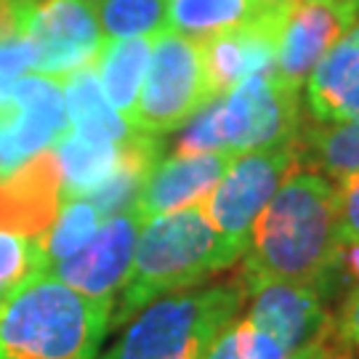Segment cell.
<instances>
[{
    "label": "cell",
    "mask_w": 359,
    "mask_h": 359,
    "mask_svg": "<svg viewBox=\"0 0 359 359\" xmlns=\"http://www.w3.org/2000/svg\"><path fill=\"white\" fill-rule=\"evenodd\" d=\"M142 226L144 221L133 205L123 208L104 218L96 234L80 250L53 261L48 271L77 293L99 301H115V293L123 290L130 274Z\"/></svg>",
    "instance_id": "10"
},
{
    "label": "cell",
    "mask_w": 359,
    "mask_h": 359,
    "mask_svg": "<svg viewBox=\"0 0 359 359\" xmlns=\"http://www.w3.org/2000/svg\"><path fill=\"white\" fill-rule=\"evenodd\" d=\"M48 261L43 253L40 237L0 226V301L29 274L46 269Z\"/></svg>",
    "instance_id": "23"
},
{
    "label": "cell",
    "mask_w": 359,
    "mask_h": 359,
    "mask_svg": "<svg viewBox=\"0 0 359 359\" xmlns=\"http://www.w3.org/2000/svg\"><path fill=\"white\" fill-rule=\"evenodd\" d=\"M6 8L13 29L35 46L32 75L67 80L102 48L104 35L88 0H6Z\"/></svg>",
    "instance_id": "8"
},
{
    "label": "cell",
    "mask_w": 359,
    "mask_h": 359,
    "mask_svg": "<svg viewBox=\"0 0 359 359\" xmlns=\"http://www.w3.org/2000/svg\"><path fill=\"white\" fill-rule=\"evenodd\" d=\"M104 40L147 38L165 29L168 0H88Z\"/></svg>",
    "instance_id": "21"
},
{
    "label": "cell",
    "mask_w": 359,
    "mask_h": 359,
    "mask_svg": "<svg viewBox=\"0 0 359 359\" xmlns=\"http://www.w3.org/2000/svg\"><path fill=\"white\" fill-rule=\"evenodd\" d=\"M311 120L344 123L359 117V25L325 53L306 80Z\"/></svg>",
    "instance_id": "14"
},
{
    "label": "cell",
    "mask_w": 359,
    "mask_h": 359,
    "mask_svg": "<svg viewBox=\"0 0 359 359\" xmlns=\"http://www.w3.org/2000/svg\"><path fill=\"white\" fill-rule=\"evenodd\" d=\"M250 298L248 320L274 335L290 351H327L333 354L338 338V317L327 306V295L314 285L261 283L245 290Z\"/></svg>",
    "instance_id": "9"
},
{
    "label": "cell",
    "mask_w": 359,
    "mask_h": 359,
    "mask_svg": "<svg viewBox=\"0 0 359 359\" xmlns=\"http://www.w3.org/2000/svg\"><path fill=\"white\" fill-rule=\"evenodd\" d=\"M298 168L330 181H344L359 170V117L344 123H301L295 133Z\"/></svg>",
    "instance_id": "16"
},
{
    "label": "cell",
    "mask_w": 359,
    "mask_h": 359,
    "mask_svg": "<svg viewBox=\"0 0 359 359\" xmlns=\"http://www.w3.org/2000/svg\"><path fill=\"white\" fill-rule=\"evenodd\" d=\"M338 330L348 344H354L359 348V287L351 290L348 301L344 304V311L338 317Z\"/></svg>",
    "instance_id": "25"
},
{
    "label": "cell",
    "mask_w": 359,
    "mask_h": 359,
    "mask_svg": "<svg viewBox=\"0 0 359 359\" xmlns=\"http://www.w3.org/2000/svg\"><path fill=\"white\" fill-rule=\"evenodd\" d=\"M65 102L69 130L77 136H86L93 142L123 144L136 133L104 99L93 62L65 80Z\"/></svg>",
    "instance_id": "18"
},
{
    "label": "cell",
    "mask_w": 359,
    "mask_h": 359,
    "mask_svg": "<svg viewBox=\"0 0 359 359\" xmlns=\"http://www.w3.org/2000/svg\"><path fill=\"white\" fill-rule=\"evenodd\" d=\"M287 11L290 6H280L253 25L203 40V65L213 99L229 93L245 77L274 72L280 29Z\"/></svg>",
    "instance_id": "12"
},
{
    "label": "cell",
    "mask_w": 359,
    "mask_h": 359,
    "mask_svg": "<svg viewBox=\"0 0 359 359\" xmlns=\"http://www.w3.org/2000/svg\"><path fill=\"white\" fill-rule=\"evenodd\" d=\"M229 160L231 157L224 152L170 154L165 160H157L130 205L144 224L170 210L203 205L216 189Z\"/></svg>",
    "instance_id": "13"
},
{
    "label": "cell",
    "mask_w": 359,
    "mask_h": 359,
    "mask_svg": "<svg viewBox=\"0 0 359 359\" xmlns=\"http://www.w3.org/2000/svg\"><path fill=\"white\" fill-rule=\"evenodd\" d=\"M203 359H333L327 351H290L274 335L243 317L224 325Z\"/></svg>",
    "instance_id": "20"
},
{
    "label": "cell",
    "mask_w": 359,
    "mask_h": 359,
    "mask_svg": "<svg viewBox=\"0 0 359 359\" xmlns=\"http://www.w3.org/2000/svg\"><path fill=\"white\" fill-rule=\"evenodd\" d=\"M213 102L203 65V40L163 29L152 38V56L144 75L130 128L165 136Z\"/></svg>",
    "instance_id": "6"
},
{
    "label": "cell",
    "mask_w": 359,
    "mask_h": 359,
    "mask_svg": "<svg viewBox=\"0 0 359 359\" xmlns=\"http://www.w3.org/2000/svg\"><path fill=\"white\" fill-rule=\"evenodd\" d=\"M152 38H126V40H104L96 59H93V69L99 77L104 99L117 115L123 117L128 126H133V115H136V104H139V93L144 86V75L149 67V56H152Z\"/></svg>",
    "instance_id": "15"
},
{
    "label": "cell",
    "mask_w": 359,
    "mask_h": 359,
    "mask_svg": "<svg viewBox=\"0 0 359 359\" xmlns=\"http://www.w3.org/2000/svg\"><path fill=\"white\" fill-rule=\"evenodd\" d=\"M243 304L240 280L168 293L142 309L102 359H203Z\"/></svg>",
    "instance_id": "5"
},
{
    "label": "cell",
    "mask_w": 359,
    "mask_h": 359,
    "mask_svg": "<svg viewBox=\"0 0 359 359\" xmlns=\"http://www.w3.org/2000/svg\"><path fill=\"white\" fill-rule=\"evenodd\" d=\"M102 221L104 213L90 203L88 197L62 200V208L53 218V224L40 234V245H43L48 266L53 261H62V258L72 256L75 250H80L96 234Z\"/></svg>",
    "instance_id": "22"
},
{
    "label": "cell",
    "mask_w": 359,
    "mask_h": 359,
    "mask_svg": "<svg viewBox=\"0 0 359 359\" xmlns=\"http://www.w3.org/2000/svg\"><path fill=\"white\" fill-rule=\"evenodd\" d=\"M231 264L237 261L229 256L203 205L149 218L139 231L130 274L112 322L123 325L157 298L194 287Z\"/></svg>",
    "instance_id": "3"
},
{
    "label": "cell",
    "mask_w": 359,
    "mask_h": 359,
    "mask_svg": "<svg viewBox=\"0 0 359 359\" xmlns=\"http://www.w3.org/2000/svg\"><path fill=\"white\" fill-rule=\"evenodd\" d=\"M112 311L40 269L0 301V359H96Z\"/></svg>",
    "instance_id": "2"
},
{
    "label": "cell",
    "mask_w": 359,
    "mask_h": 359,
    "mask_svg": "<svg viewBox=\"0 0 359 359\" xmlns=\"http://www.w3.org/2000/svg\"><path fill=\"white\" fill-rule=\"evenodd\" d=\"M354 25H359V0H301L290 6L280 29L274 75L301 90L325 53Z\"/></svg>",
    "instance_id": "11"
},
{
    "label": "cell",
    "mask_w": 359,
    "mask_h": 359,
    "mask_svg": "<svg viewBox=\"0 0 359 359\" xmlns=\"http://www.w3.org/2000/svg\"><path fill=\"white\" fill-rule=\"evenodd\" d=\"M295 170H298V154L293 142L234 154L229 160L224 176L203 203V208L234 261L245 256L250 231L261 210Z\"/></svg>",
    "instance_id": "7"
},
{
    "label": "cell",
    "mask_w": 359,
    "mask_h": 359,
    "mask_svg": "<svg viewBox=\"0 0 359 359\" xmlns=\"http://www.w3.org/2000/svg\"><path fill=\"white\" fill-rule=\"evenodd\" d=\"M338 248L335 181L298 168L256 218L240 283L245 290L261 283L317 287Z\"/></svg>",
    "instance_id": "1"
},
{
    "label": "cell",
    "mask_w": 359,
    "mask_h": 359,
    "mask_svg": "<svg viewBox=\"0 0 359 359\" xmlns=\"http://www.w3.org/2000/svg\"><path fill=\"white\" fill-rule=\"evenodd\" d=\"M271 6H295V3H301V0H266Z\"/></svg>",
    "instance_id": "26"
},
{
    "label": "cell",
    "mask_w": 359,
    "mask_h": 359,
    "mask_svg": "<svg viewBox=\"0 0 359 359\" xmlns=\"http://www.w3.org/2000/svg\"><path fill=\"white\" fill-rule=\"evenodd\" d=\"M298 88L274 72L245 77L229 93L208 102L184 126L173 154H234L290 144L301 128Z\"/></svg>",
    "instance_id": "4"
},
{
    "label": "cell",
    "mask_w": 359,
    "mask_h": 359,
    "mask_svg": "<svg viewBox=\"0 0 359 359\" xmlns=\"http://www.w3.org/2000/svg\"><path fill=\"white\" fill-rule=\"evenodd\" d=\"M123 144L93 142L77 133H67L56 144V163L62 173V197H90L115 173L123 157Z\"/></svg>",
    "instance_id": "19"
},
{
    "label": "cell",
    "mask_w": 359,
    "mask_h": 359,
    "mask_svg": "<svg viewBox=\"0 0 359 359\" xmlns=\"http://www.w3.org/2000/svg\"><path fill=\"white\" fill-rule=\"evenodd\" d=\"M338 359H346V357H338Z\"/></svg>",
    "instance_id": "27"
},
{
    "label": "cell",
    "mask_w": 359,
    "mask_h": 359,
    "mask_svg": "<svg viewBox=\"0 0 359 359\" xmlns=\"http://www.w3.org/2000/svg\"><path fill=\"white\" fill-rule=\"evenodd\" d=\"M335 218L341 245L359 243V170L335 184Z\"/></svg>",
    "instance_id": "24"
},
{
    "label": "cell",
    "mask_w": 359,
    "mask_h": 359,
    "mask_svg": "<svg viewBox=\"0 0 359 359\" xmlns=\"http://www.w3.org/2000/svg\"><path fill=\"white\" fill-rule=\"evenodd\" d=\"M274 8L280 6H271L266 0H168L165 29L205 40L253 25Z\"/></svg>",
    "instance_id": "17"
}]
</instances>
